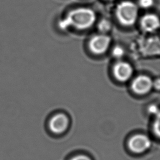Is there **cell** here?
<instances>
[{
	"instance_id": "1",
	"label": "cell",
	"mask_w": 160,
	"mask_h": 160,
	"mask_svg": "<svg viewBox=\"0 0 160 160\" xmlns=\"http://www.w3.org/2000/svg\"><path fill=\"white\" fill-rule=\"evenodd\" d=\"M94 11L88 8H78L71 10L59 22V27L62 30L73 28L79 30L90 28L95 22Z\"/></svg>"
},
{
	"instance_id": "2",
	"label": "cell",
	"mask_w": 160,
	"mask_h": 160,
	"mask_svg": "<svg viewBox=\"0 0 160 160\" xmlns=\"http://www.w3.org/2000/svg\"><path fill=\"white\" fill-rule=\"evenodd\" d=\"M116 16L119 22L126 26L133 25L138 17V7L132 2H120L116 9Z\"/></svg>"
},
{
	"instance_id": "3",
	"label": "cell",
	"mask_w": 160,
	"mask_h": 160,
	"mask_svg": "<svg viewBox=\"0 0 160 160\" xmlns=\"http://www.w3.org/2000/svg\"><path fill=\"white\" fill-rule=\"evenodd\" d=\"M111 39L106 34H96L92 36L89 42V48L92 52L96 54L104 53L109 48Z\"/></svg>"
},
{
	"instance_id": "4",
	"label": "cell",
	"mask_w": 160,
	"mask_h": 160,
	"mask_svg": "<svg viewBox=\"0 0 160 160\" xmlns=\"http://www.w3.org/2000/svg\"><path fill=\"white\" fill-rule=\"evenodd\" d=\"M150 138L146 135L139 134L133 136L128 142L129 149L134 153H142L151 146Z\"/></svg>"
},
{
	"instance_id": "5",
	"label": "cell",
	"mask_w": 160,
	"mask_h": 160,
	"mask_svg": "<svg viewBox=\"0 0 160 160\" xmlns=\"http://www.w3.org/2000/svg\"><path fill=\"white\" fill-rule=\"evenodd\" d=\"M49 130L54 134H60L64 132L69 126V119L63 113L54 115L49 121Z\"/></svg>"
},
{
	"instance_id": "6",
	"label": "cell",
	"mask_w": 160,
	"mask_h": 160,
	"mask_svg": "<svg viewBox=\"0 0 160 160\" xmlns=\"http://www.w3.org/2000/svg\"><path fill=\"white\" fill-rule=\"evenodd\" d=\"M153 81L148 76L140 75L137 76L132 82V91L138 94H144L149 92L152 88Z\"/></svg>"
},
{
	"instance_id": "7",
	"label": "cell",
	"mask_w": 160,
	"mask_h": 160,
	"mask_svg": "<svg viewBox=\"0 0 160 160\" xmlns=\"http://www.w3.org/2000/svg\"><path fill=\"white\" fill-rule=\"evenodd\" d=\"M113 74L117 80L125 82L128 81L132 76L133 68L127 62L119 61L114 66Z\"/></svg>"
},
{
	"instance_id": "8",
	"label": "cell",
	"mask_w": 160,
	"mask_h": 160,
	"mask_svg": "<svg viewBox=\"0 0 160 160\" xmlns=\"http://www.w3.org/2000/svg\"><path fill=\"white\" fill-rule=\"evenodd\" d=\"M140 24L144 31L152 32L160 28V19L154 14H146L142 17Z\"/></svg>"
},
{
	"instance_id": "9",
	"label": "cell",
	"mask_w": 160,
	"mask_h": 160,
	"mask_svg": "<svg viewBox=\"0 0 160 160\" xmlns=\"http://www.w3.org/2000/svg\"><path fill=\"white\" fill-rule=\"evenodd\" d=\"M98 29L101 33L106 34L111 30V23L108 19H101L98 24Z\"/></svg>"
},
{
	"instance_id": "10",
	"label": "cell",
	"mask_w": 160,
	"mask_h": 160,
	"mask_svg": "<svg viewBox=\"0 0 160 160\" xmlns=\"http://www.w3.org/2000/svg\"><path fill=\"white\" fill-rule=\"evenodd\" d=\"M155 118L153 122V131L156 136L160 138V111L154 116Z\"/></svg>"
},
{
	"instance_id": "11",
	"label": "cell",
	"mask_w": 160,
	"mask_h": 160,
	"mask_svg": "<svg viewBox=\"0 0 160 160\" xmlns=\"http://www.w3.org/2000/svg\"><path fill=\"white\" fill-rule=\"evenodd\" d=\"M112 55L115 58L120 59L124 55V49L121 46H116L112 50Z\"/></svg>"
},
{
	"instance_id": "12",
	"label": "cell",
	"mask_w": 160,
	"mask_h": 160,
	"mask_svg": "<svg viewBox=\"0 0 160 160\" xmlns=\"http://www.w3.org/2000/svg\"><path fill=\"white\" fill-rule=\"evenodd\" d=\"M153 4L154 0H139V5L144 9H148Z\"/></svg>"
},
{
	"instance_id": "13",
	"label": "cell",
	"mask_w": 160,
	"mask_h": 160,
	"mask_svg": "<svg viewBox=\"0 0 160 160\" xmlns=\"http://www.w3.org/2000/svg\"><path fill=\"white\" fill-rule=\"evenodd\" d=\"M159 111H160V110L159 109L158 106L155 105V104L151 105L148 108V112L151 114H152V115H154V116H156Z\"/></svg>"
},
{
	"instance_id": "14",
	"label": "cell",
	"mask_w": 160,
	"mask_h": 160,
	"mask_svg": "<svg viewBox=\"0 0 160 160\" xmlns=\"http://www.w3.org/2000/svg\"><path fill=\"white\" fill-rule=\"evenodd\" d=\"M69 160H91L90 158L86 155L79 154L72 157Z\"/></svg>"
},
{
	"instance_id": "15",
	"label": "cell",
	"mask_w": 160,
	"mask_h": 160,
	"mask_svg": "<svg viewBox=\"0 0 160 160\" xmlns=\"http://www.w3.org/2000/svg\"><path fill=\"white\" fill-rule=\"evenodd\" d=\"M152 88L157 90H160V78L156 79L152 82Z\"/></svg>"
}]
</instances>
